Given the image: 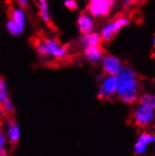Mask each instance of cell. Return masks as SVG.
Listing matches in <instances>:
<instances>
[{
  "instance_id": "cell-26",
  "label": "cell",
  "mask_w": 155,
  "mask_h": 156,
  "mask_svg": "<svg viewBox=\"0 0 155 156\" xmlns=\"http://www.w3.org/2000/svg\"><path fill=\"white\" fill-rule=\"evenodd\" d=\"M151 43H152V45H153V46H155V36L152 37V39H151Z\"/></svg>"
},
{
  "instance_id": "cell-12",
  "label": "cell",
  "mask_w": 155,
  "mask_h": 156,
  "mask_svg": "<svg viewBox=\"0 0 155 156\" xmlns=\"http://www.w3.org/2000/svg\"><path fill=\"white\" fill-rule=\"evenodd\" d=\"M8 18L14 21L15 23L23 26L26 27V16L25 9L21 8H15V7H9L8 9Z\"/></svg>"
},
{
  "instance_id": "cell-11",
  "label": "cell",
  "mask_w": 155,
  "mask_h": 156,
  "mask_svg": "<svg viewBox=\"0 0 155 156\" xmlns=\"http://www.w3.org/2000/svg\"><path fill=\"white\" fill-rule=\"evenodd\" d=\"M37 5H38V9H39V16L42 20L43 23L51 29L56 28V27H55L53 21L51 19L47 0H37Z\"/></svg>"
},
{
  "instance_id": "cell-24",
  "label": "cell",
  "mask_w": 155,
  "mask_h": 156,
  "mask_svg": "<svg viewBox=\"0 0 155 156\" xmlns=\"http://www.w3.org/2000/svg\"><path fill=\"white\" fill-rule=\"evenodd\" d=\"M5 116H6V113H5L3 107H2V105H0V120H1Z\"/></svg>"
},
{
  "instance_id": "cell-15",
  "label": "cell",
  "mask_w": 155,
  "mask_h": 156,
  "mask_svg": "<svg viewBox=\"0 0 155 156\" xmlns=\"http://www.w3.org/2000/svg\"><path fill=\"white\" fill-rule=\"evenodd\" d=\"M137 102L139 105H145L147 107L155 110V93H151V92L143 93L138 97Z\"/></svg>"
},
{
  "instance_id": "cell-28",
  "label": "cell",
  "mask_w": 155,
  "mask_h": 156,
  "mask_svg": "<svg viewBox=\"0 0 155 156\" xmlns=\"http://www.w3.org/2000/svg\"><path fill=\"white\" fill-rule=\"evenodd\" d=\"M154 156H155V151H154Z\"/></svg>"
},
{
  "instance_id": "cell-25",
  "label": "cell",
  "mask_w": 155,
  "mask_h": 156,
  "mask_svg": "<svg viewBox=\"0 0 155 156\" xmlns=\"http://www.w3.org/2000/svg\"><path fill=\"white\" fill-rule=\"evenodd\" d=\"M99 1H101V0H88V2L90 3H97Z\"/></svg>"
},
{
  "instance_id": "cell-22",
  "label": "cell",
  "mask_w": 155,
  "mask_h": 156,
  "mask_svg": "<svg viewBox=\"0 0 155 156\" xmlns=\"http://www.w3.org/2000/svg\"><path fill=\"white\" fill-rule=\"evenodd\" d=\"M137 2V0H122V3L125 7H132Z\"/></svg>"
},
{
  "instance_id": "cell-13",
  "label": "cell",
  "mask_w": 155,
  "mask_h": 156,
  "mask_svg": "<svg viewBox=\"0 0 155 156\" xmlns=\"http://www.w3.org/2000/svg\"><path fill=\"white\" fill-rule=\"evenodd\" d=\"M80 42L85 46H99L101 45L102 43V39L101 35H100V32L92 31L90 33H87V34H83L80 37Z\"/></svg>"
},
{
  "instance_id": "cell-17",
  "label": "cell",
  "mask_w": 155,
  "mask_h": 156,
  "mask_svg": "<svg viewBox=\"0 0 155 156\" xmlns=\"http://www.w3.org/2000/svg\"><path fill=\"white\" fill-rule=\"evenodd\" d=\"M8 98V88L3 77H0V105H2Z\"/></svg>"
},
{
  "instance_id": "cell-7",
  "label": "cell",
  "mask_w": 155,
  "mask_h": 156,
  "mask_svg": "<svg viewBox=\"0 0 155 156\" xmlns=\"http://www.w3.org/2000/svg\"><path fill=\"white\" fill-rule=\"evenodd\" d=\"M101 63L102 70L105 75H117L123 66L120 58L111 54H104Z\"/></svg>"
},
{
  "instance_id": "cell-18",
  "label": "cell",
  "mask_w": 155,
  "mask_h": 156,
  "mask_svg": "<svg viewBox=\"0 0 155 156\" xmlns=\"http://www.w3.org/2000/svg\"><path fill=\"white\" fill-rule=\"evenodd\" d=\"M2 107H3V109L5 111L6 115H12L14 112L13 105H12V102H10L9 99H7L6 101L2 104Z\"/></svg>"
},
{
  "instance_id": "cell-20",
  "label": "cell",
  "mask_w": 155,
  "mask_h": 156,
  "mask_svg": "<svg viewBox=\"0 0 155 156\" xmlns=\"http://www.w3.org/2000/svg\"><path fill=\"white\" fill-rule=\"evenodd\" d=\"M16 2L19 6V8L23 9H26L29 6L28 4V0H16Z\"/></svg>"
},
{
  "instance_id": "cell-2",
  "label": "cell",
  "mask_w": 155,
  "mask_h": 156,
  "mask_svg": "<svg viewBox=\"0 0 155 156\" xmlns=\"http://www.w3.org/2000/svg\"><path fill=\"white\" fill-rule=\"evenodd\" d=\"M117 77L118 79V87L116 95L120 100L129 95L138 94L139 81L134 69L123 65L117 74Z\"/></svg>"
},
{
  "instance_id": "cell-4",
  "label": "cell",
  "mask_w": 155,
  "mask_h": 156,
  "mask_svg": "<svg viewBox=\"0 0 155 156\" xmlns=\"http://www.w3.org/2000/svg\"><path fill=\"white\" fill-rule=\"evenodd\" d=\"M132 120L137 127L147 128L155 123V110L138 104L132 111Z\"/></svg>"
},
{
  "instance_id": "cell-3",
  "label": "cell",
  "mask_w": 155,
  "mask_h": 156,
  "mask_svg": "<svg viewBox=\"0 0 155 156\" xmlns=\"http://www.w3.org/2000/svg\"><path fill=\"white\" fill-rule=\"evenodd\" d=\"M130 25V20L124 16H118L105 24L100 32L102 42H110L123 27Z\"/></svg>"
},
{
  "instance_id": "cell-14",
  "label": "cell",
  "mask_w": 155,
  "mask_h": 156,
  "mask_svg": "<svg viewBox=\"0 0 155 156\" xmlns=\"http://www.w3.org/2000/svg\"><path fill=\"white\" fill-rule=\"evenodd\" d=\"M8 140L9 143L12 145V147L15 146L17 144V142L19 141V137H20V130L18 128V126L15 124V122L12 119H8Z\"/></svg>"
},
{
  "instance_id": "cell-23",
  "label": "cell",
  "mask_w": 155,
  "mask_h": 156,
  "mask_svg": "<svg viewBox=\"0 0 155 156\" xmlns=\"http://www.w3.org/2000/svg\"><path fill=\"white\" fill-rule=\"evenodd\" d=\"M106 1H107V3H108V5H109L110 9H113V8L115 7V5H116V3H117L118 0H106Z\"/></svg>"
},
{
  "instance_id": "cell-1",
  "label": "cell",
  "mask_w": 155,
  "mask_h": 156,
  "mask_svg": "<svg viewBox=\"0 0 155 156\" xmlns=\"http://www.w3.org/2000/svg\"><path fill=\"white\" fill-rule=\"evenodd\" d=\"M38 55L42 59L61 60L68 57V48L63 45L57 38L38 37L33 43Z\"/></svg>"
},
{
  "instance_id": "cell-10",
  "label": "cell",
  "mask_w": 155,
  "mask_h": 156,
  "mask_svg": "<svg viewBox=\"0 0 155 156\" xmlns=\"http://www.w3.org/2000/svg\"><path fill=\"white\" fill-rule=\"evenodd\" d=\"M83 55L86 62L97 64L101 62L104 55V51L101 45L99 46H85L83 47Z\"/></svg>"
},
{
  "instance_id": "cell-8",
  "label": "cell",
  "mask_w": 155,
  "mask_h": 156,
  "mask_svg": "<svg viewBox=\"0 0 155 156\" xmlns=\"http://www.w3.org/2000/svg\"><path fill=\"white\" fill-rule=\"evenodd\" d=\"M87 12H83L79 14L78 18L76 20V26L78 27L80 34H87L94 31L95 28V21Z\"/></svg>"
},
{
  "instance_id": "cell-27",
  "label": "cell",
  "mask_w": 155,
  "mask_h": 156,
  "mask_svg": "<svg viewBox=\"0 0 155 156\" xmlns=\"http://www.w3.org/2000/svg\"><path fill=\"white\" fill-rule=\"evenodd\" d=\"M153 133L155 135V123L153 124Z\"/></svg>"
},
{
  "instance_id": "cell-5",
  "label": "cell",
  "mask_w": 155,
  "mask_h": 156,
  "mask_svg": "<svg viewBox=\"0 0 155 156\" xmlns=\"http://www.w3.org/2000/svg\"><path fill=\"white\" fill-rule=\"evenodd\" d=\"M118 87V79L117 75H105L102 78L101 85L98 88V98L101 100H109L116 95Z\"/></svg>"
},
{
  "instance_id": "cell-19",
  "label": "cell",
  "mask_w": 155,
  "mask_h": 156,
  "mask_svg": "<svg viewBox=\"0 0 155 156\" xmlns=\"http://www.w3.org/2000/svg\"><path fill=\"white\" fill-rule=\"evenodd\" d=\"M64 6L66 9L72 10V12H75V10L78 9V3H77L76 0H65Z\"/></svg>"
},
{
  "instance_id": "cell-6",
  "label": "cell",
  "mask_w": 155,
  "mask_h": 156,
  "mask_svg": "<svg viewBox=\"0 0 155 156\" xmlns=\"http://www.w3.org/2000/svg\"><path fill=\"white\" fill-rule=\"evenodd\" d=\"M154 143H155V135L153 133V132L143 131L137 136L134 144V147H132V151H134V153L136 155L142 156L148 151L149 147L153 145Z\"/></svg>"
},
{
  "instance_id": "cell-9",
  "label": "cell",
  "mask_w": 155,
  "mask_h": 156,
  "mask_svg": "<svg viewBox=\"0 0 155 156\" xmlns=\"http://www.w3.org/2000/svg\"><path fill=\"white\" fill-rule=\"evenodd\" d=\"M86 12L92 17L102 18L109 15L111 9H110L106 0H101L97 3H88Z\"/></svg>"
},
{
  "instance_id": "cell-21",
  "label": "cell",
  "mask_w": 155,
  "mask_h": 156,
  "mask_svg": "<svg viewBox=\"0 0 155 156\" xmlns=\"http://www.w3.org/2000/svg\"><path fill=\"white\" fill-rule=\"evenodd\" d=\"M6 141H7V136L3 133V132L0 131V151H2L5 144H6Z\"/></svg>"
},
{
  "instance_id": "cell-16",
  "label": "cell",
  "mask_w": 155,
  "mask_h": 156,
  "mask_svg": "<svg viewBox=\"0 0 155 156\" xmlns=\"http://www.w3.org/2000/svg\"><path fill=\"white\" fill-rule=\"evenodd\" d=\"M6 28H7L8 32L9 33L10 35L17 37V36H20L22 33H24L26 27L17 24V23H15L14 21L8 18L7 23H6Z\"/></svg>"
}]
</instances>
